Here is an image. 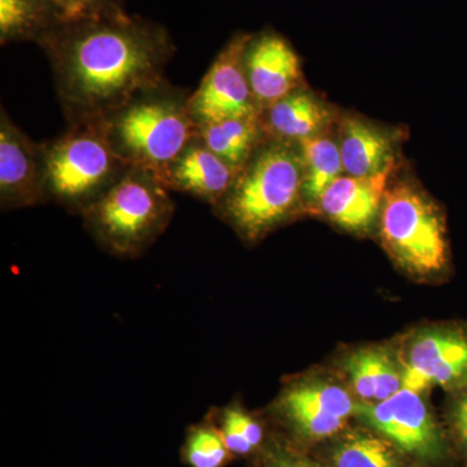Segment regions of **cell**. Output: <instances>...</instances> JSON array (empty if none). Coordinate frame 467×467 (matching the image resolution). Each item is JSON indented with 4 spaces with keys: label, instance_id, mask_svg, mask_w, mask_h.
<instances>
[{
    "label": "cell",
    "instance_id": "23",
    "mask_svg": "<svg viewBox=\"0 0 467 467\" xmlns=\"http://www.w3.org/2000/svg\"><path fill=\"white\" fill-rule=\"evenodd\" d=\"M282 407L301 434L309 438L319 439L333 435L342 429L344 423L343 418L331 416L306 405L282 402Z\"/></svg>",
    "mask_w": 467,
    "mask_h": 467
},
{
    "label": "cell",
    "instance_id": "10",
    "mask_svg": "<svg viewBox=\"0 0 467 467\" xmlns=\"http://www.w3.org/2000/svg\"><path fill=\"white\" fill-rule=\"evenodd\" d=\"M432 384L466 389L467 334L439 328L425 331L413 340L402 374V389L420 392Z\"/></svg>",
    "mask_w": 467,
    "mask_h": 467
},
{
    "label": "cell",
    "instance_id": "22",
    "mask_svg": "<svg viewBox=\"0 0 467 467\" xmlns=\"http://www.w3.org/2000/svg\"><path fill=\"white\" fill-rule=\"evenodd\" d=\"M66 23L128 15L125 0H48Z\"/></svg>",
    "mask_w": 467,
    "mask_h": 467
},
{
    "label": "cell",
    "instance_id": "17",
    "mask_svg": "<svg viewBox=\"0 0 467 467\" xmlns=\"http://www.w3.org/2000/svg\"><path fill=\"white\" fill-rule=\"evenodd\" d=\"M67 24L48 0H0V45H41Z\"/></svg>",
    "mask_w": 467,
    "mask_h": 467
},
{
    "label": "cell",
    "instance_id": "4",
    "mask_svg": "<svg viewBox=\"0 0 467 467\" xmlns=\"http://www.w3.org/2000/svg\"><path fill=\"white\" fill-rule=\"evenodd\" d=\"M45 149L46 201L84 213L122 177L131 165L116 155L99 119L67 125Z\"/></svg>",
    "mask_w": 467,
    "mask_h": 467
},
{
    "label": "cell",
    "instance_id": "29",
    "mask_svg": "<svg viewBox=\"0 0 467 467\" xmlns=\"http://www.w3.org/2000/svg\"><path fill=\"white\" fill-rule=\"evenodd\" d=\"M453 420L461 441L467 448V392L463 393L454 404Z\"/></svg>",
    "mask_w": 467,
    "mask_h": 467
},
{
    "label": "cell",
    "instance_id": "9",
    "mask_svg": "<svg viewBox=\"0 0 467 467\" xmlns=\"http://www.w3.org/2000/svg\"><path fill=\"white\" fill-rule=\"evenodd\" d=\"M46 201L45 149L9 117L0 112V205L3 209L32 207Z\"/></svg>",
    "mask_w": 467,
    "mask_h": 467
},
{
    "label": "cell",
    "instance_id": "27",
    "mask_svg": "<svg viewBox=\"0 0 467 467\" xmlns=\"http://www.w3.org/2000/svg\"><path fill=\"white\" fill-rule=\"evenodd\" d=\"M227 413L233 417V420H235L236 425H238L239 430H241L242 434L245 436L252 447H257L260 444L261 441H263V430L259 423L254 422L251 417H248L247 414L243 413L241 409H229Z\"/></svg>",
    "mask_w": 467,
    "mask_h": 467
},
{
    "label": "cell",
    "instance_id": "18",
    "mask_svg": "<svg viewBox=\"0 0 467 467\" xmlns=\"http://www.w3.org/2000/svg\"><path fill=\"white\" fill-rule=\"evenodd\" d=\"M303 162V199L317 202L322 193L340 177L343 162L339 144L325 135L309 138L299 142Z\"/></svg>",
    "mask_w": 467,
    "mask_h": 467
},
{
    "label": "cell",
    "instance_id": "19",
    "mask_svg": "<svg viewBox=\"0 0 467 467\" xmlns=\"http://www.w3.org/2000/svg\"><path fill=\"white\" fill-rule=\"evenodd\" d=\"M335 467H404L392 445L365 431H353L337 442Z\"/></svg>",
    "mask_w": 467,
    "mask_h": 467
},
{
    "label": "cell",
    "instance_id": "21",
    "mask_svg": "<svg viewBox=\"0 0 467 467\" xmlns=\"http://www.w3.org/2000/svg\"><path fill=\"white\" fill-rule=\"evenodd\" d=\"M227 451L223 434L212 427H199L187 441L186 459L192 467H221Z\"/></svg>",
    "mask_w": 467,
    "mask_h": 467
},
{
    "label": "cell",
    "instance_id": "1",
    "mask_svg": "<svg viewBox=\"0 0 467 467\" xmlns=\"http://www.w3.org/2000/svg\"><path fill=\"white\" fill-rule=\"evenodd\" d=\"M39 47L50 60L67 125L99 119L164 81L177 51L167 27L130 14L64 24Z\"/></svg>",
    "mask_w": 467,
    "mask_h": 467
},
{
    "label": "cell",
    "instance_id": "3",
    "mask_svg": "<svg viewBox=\"0 0 467 467\" xmlns=\"http://www.w3.org/2000/svg\"><path fill=\"white\" fill-rule=\"evenodd\" d=\"M299 143L267 138L214 205L243 238L257 241L284 223L303 195Z\"/></svg>",
    "mask_w": 467,
    "mask_h": 467
},
{
    "label": "cell",
    "instance_id": "6",
    "mask_svg": "<svg viewBox=\"0 0 467 467\" xmlns=\"http://www.w3.org/2000/svg\"><path fill=\"white\" fill-rule=\"evenodd\" d=\"M382 238L393 259L413 275H431L447 265L444 217L414 184L399 182L384 193Z\"/></svg>",
    "mask_w": 467,
    "mask_h": 467
},
{
    "label": "cell",
    "instance_id": "5",
    "mask_svg": "<svg viewBox=\"0 0 467 467\" xmlns=\"http://www.w3.org/2000/svg\"><path fill=\"white\" fill-rule=\"evenodd\" d=\"M158 175L131 167L82 217L107 250L134 256L147 250L171 223L173 199Z\"/></svg>",
    "mask_w": 467,
    "mask_h": 467
},
{
    "label": "cell",
    "instance_id": "16",
    "mask_svg": "<svg viewBox=\"0 0 467 467\" xmlns=\"http://www.w3.org/2000/svg\"><path fill=\"white\" fill-rule=\"evenodd\" d=\"M260 115L199 125L196 137L214 155L239 171L257 147L269 138L261 124Z\"/></svg>",
    "mask_w": 467,
    "mask_h": 467
},
{
    "label": "cell",
    "instance_id": "24",
    "mask_svg": "<svg viewBox=\"0 0 467 467\" xmlns=\"http://www.w3.org/2000/svg\"><path fill=\"white\" fill-rule=\"evenodd\" d=\"M380 350H361L347 362L356 391L365 400L376 399L378 368H379Z\"/></svg>",
    "mask_w": 467,
    "mask_h": 467
},
{
    "label": "cell",
    "instance_id": "13",
    "mask_svg": "<svg viewBox=\"0 0 467 467\" xmlns=\"http://www.w3.org/2000/svg\"><path fill=\"white\" fill-rule=\"evenodd\" d=\"M392 169L368 177L340 175L319 199L326 216L344 229L361 232L373 225L382 207Z\"/></svg>",
    "mask_w": 467,
    "mask_h": 467
},
{
    "label": "cell",
    "instance_id": "2",
    "mask_svg": "<svg viewBox=\"0 0 467 467\" xmlns=\"http://www.w3.org/2000/svg\"><path fill=\"white\" fill-rule=\"evenodd\" d=\"M190 95L164 79L101 117V129L116 155L131 167L161 173L196 137Z\"/></svg>",
    "mask_w": 467,
    "mask_h": 467
},
{
    "label": "cell",
    "instance_id": "7",
    "mask_svg": "<svg viewBox=\"0 0 467 467\" xmlns=\"http://www.w3.org/2000/svg\"><path fill=\"white\" fill-rule=\"evenodd\" d=\"M248 38V33H236L218 52L201 85L190 95V113L196 125L260 115L243 61Z\"/></svg>",
    "mask_w": 467,
    "mask_h": 467
},
{
    "label": "cell",
    "instance_id": "25",
    "mask_svg": "<svg viewBox=\"0 0 467 467\" xmlns=\"http://www.w3.org/2000/svg\"><path fill=\"white\" fill-rule=\"evenodd\" d=\"M402 378L396 370L389 356H380L379 368H378V379L376 389V400L383 401L391 398L396 392L400 391Z\"/></svg>",
    "mask_w": 467,
    "mask_h": 467
},
{
    "label": "cell",
    "instance_id": "12",
    "mask_svg": "<svg viewBox=\"0 0 467 467\" xmlns=\"http://www.w3.org/2000/svg\"><path fill=\"white\" fill-rule=\"evenodd\" d=\"M236 174V169L195 137L158 177L171 192L190 193L214 207L230 189Z\"/></svg>",
    "mask_w": 467,
    "mask_h": 467
},
{
    "label": "cell",
    "instance_id": "15",
    "mask_svg": "<svg viewBox=\"0 0 467 467\" xmlns=\"http://www.w3.org/2000/svg\"><path fill=\"white\" fill-rule=\"evenodd\" d=\"M343 169L353 177L382 173L395 165V140L379 126L348 116L340 124Z\"/></svg>",
    "mask_w": 467,
    "mask_h": 467
},
{
    "label": "cell",
    "instance_id": "14",
    "mask_svg": "<svg viewBox=\"0 0 467 467\" xmlns=\"http://www.w3.org/2000/svg\"><path fill=\"white\" fill-rule=\"evenodd\" d=\"M267 137L299 143L324 134L333 122V112L313 92L299 88L261 110Z\"/></svg>",
    "mask_w": 467,
    "mask_h": 467
},
{
    "label": "cell",
    "instance_id": "26",
    "mask_svg": "<svg viewBox=\"0 0 467 467\" xmlns=\"http://www.w3.org/2000/svg\"><path fill=\"white\" fill-rule=\"evenodd\" d=\"M223 441L226 442L227 450L234 451V453L245 454L252 451V445L250 441L245 439V436L242 434L238 425L233 417L225 411L223 416Z\"/></svg>",
    "mask_w": 467,
    "mask_h": 467
},
{
    "label": "cell",
    "instance_id": "28",
    "mask_svg": "<svg viewBox=\"0 0 467 467\" xmlns=\"http://www.w3.org/2000/svg\"><path fill=\"white\" fill-rule=\"evenodd\" d=\"M264 460H265L264 461L265 467H319L308 460L301 459L296 454L282 450V448H273Z\"/></svg>",
    "mask_w": 467,
    "mask_h": 467
},
{
    "label": "cell",
    "instance_id": "20",
    "mask_svg": "<svg viewBox=\"0 0 467 467\" xmlns=\"http://www.w3.org/2000/svg\"><path fill=\"white\" fill-rule=\"evenodd\" d=\"M282 402L306 405L343 420L353 413L356 408L348 393L340 387L328 384H303L294 387L285 393Z\"/></svg>",
    "mask_w": 467,
    "mask_h": 467
},
{
    "label": "cell",
    "instance_id": "8",
    "mask_svg": "<svg viewBox=\"0 0 467 467\" xmlns=\"http://www.w3.org/2000/svg\"><path fill=\"white\" fill-rule=\"evenodd\" d=\"M353 413L407 453L434 460L444 451L434 418L411 389H401L378 404L356 405Z\"/></svg>",
    "mask_w": 467,
    "mask_h": 467
},
{
    "label": "cell",
    "instance_id": "11",
    "mask_svg": "<svg viewBox=\"0 0 467 467\" xmlns=\"http://www.w3.org/2000/svg\"><path fill=\"white\" fill-rule=\"evenodd\" d=\"M245 75L260 109H265L301 86L299 55L272 27L250 34L244 55Z\"/></svg>",
    "mask_w": 467,
    "mask_h": 467
}]
</instances>
